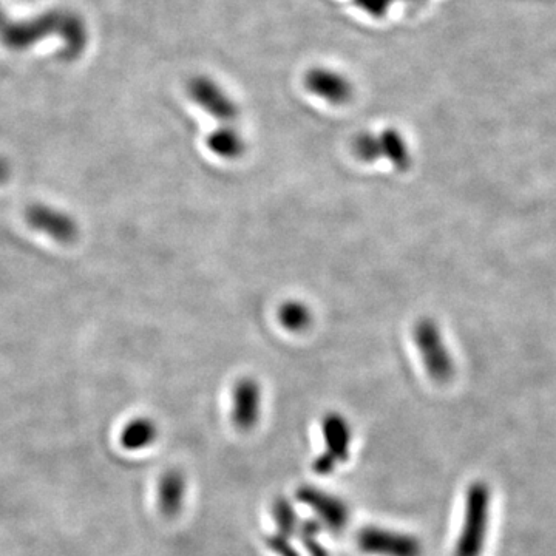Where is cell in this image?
<instances>
[{
    "mask_svg": "<svg viewBox=\"0 0 556 556\" xmlns=\"http://www.w3.org/2000/svg\"><path fill=\"white\" fill-rule=\"evenodd\" d=\"M53 36L64 42L68 58H78L89 44L84 21L73 11H48L30 21H14L0 7V44L11 51H24Z\"/></svg>",
    "mask_w": 556,
    "mask_h": 556,
    "instance_id": "obj_1",
    "label": "cell"
},
{
    "mask_svg": "<svg viewBox=\"0 0 556 556\" xmlns=\"http://www.w3.org/2000/svg\"><path fill=\"white\" fill-rule=\"evenodd\" d=\"M490 489L482 481L473 482L465 495L464 523L453 556H481L489 530Z\"/></svg>",
    "mask_w": 556,
    "mask_h": 556,
    "instance_id": "obj_2",
    "label": "cell"
},
{
    "mask_svg": "<svg viewBox=\"0 0 556 556\" xmlns=\"http://www.w3.org/2000/svg\"><path fill=\"white\" fill-rule=\"evenodd\" d=\"M413 339L428 376L439 384L448 382L455 374V362L438 322L431 317L417 320L413 328Z\"/></svg>",
    "mask_w": 556,
    "mask_h": 556,
    "instance_id": "obj_3",
    "label": "cell"
},
{
    "mask_svg": "<svg viewBox=\"0 0 556 556\" xmlns=\"http://www.w3.org/2000/svg\"><path fill=\"white\" fill-rule=\"evenodd\" d=\"M322 433L325 451L314 459L312 470L317 475L328 476L350 456L353 431L345 416L340 413H328L323 417Z\"/></svg>",
    "mask_w": 556,
    "mask_h": 556,
    "instance_id": "obj_4",
    "label": "cell"
},
{
    "mask_svg": "<svg viewBox=\"0 0 556 556\" xmlns=\"http://www.w3.org/2000/svg\"><path fill=\"white\" fill-rule=\"evenodd\" d=\"M187 93L204 113L223 124H232L240 116L234 96L212 76L198 75L190 79Z\"/></svg>",
    "mask_w": 556,
    "mask_h": 556,
    "instance_id": "obj_5",
    "label": "cell"
},
{
    "mask_svg": "<svg viewBox=\"0 0 556 556\" xmlns=\"http://www.w3.org/2000/svg\"><path fill=\"white\" fill-rule=\"evenodd\" d=\"M357 547L373 556H422L424 546L416 536L385 527H363L356 536Z\"/></svg>",
    "mask_w": 556,
    "mask_h": 556,
    "instance_id": "obj_6",
    "label": "cell"
},
{
    "mask_svg": "<svg viewBox=\"0 0 556 556\" xmlns=\"http://www.w3.org/2000/svg\"><path fill=\"white\" fill-rule=\"evenodd\" d=\"M303 87L312 96L331 106H345L354 98L356 87L350 76L328 65H316L306 70Z\"/></svg>",
    "mask_w": 556,
    "mask_h": 556,
    "instance_id": "obj_7",
    "label": "cell"
},
{
    "mask_svg": "<svg viewBox=\"0 0 556 556\" xmlns=\"http://www.w3.org/2000/svg\"><path fill=\"white\" fill-rule=\"evenodd\" d=\"M25 220L34 231L47 235L62 245H70L78 238L79 226L72 215L47 204H31L25 211Z\"/></svg>",
    "mask_w": 556,
    "mask_h": 556,
    "instance_id": "obj_8",
    "label": "cell"
},
{
    "mask_svg": "<svg viewBox=\"0 0 556 556\" xmlns=\"http://www.w3.org/2000/svg\"><path fill=\"white\" fill-rule=\"evenodd\" d=\"M295 496L316 513L322 526L328 527L329 530L342 532L350 524V509L339 496L331 495L311 485L300 487Z\"/></svg>",
    "mask_w": 556,
    "mask_h": 556,
    "instance_id": "obj_9",
    "label": "cell"
},
{
    "mask_svg": "<svg viewBox=\"0 0 556 556\" xmlns=\"http://www.w3.org/2000/svg\"><path fill=\"white\" fill-rule=\"evenodd\" d=\"M262 414V387L252 377H243L232 388L231 417L235 427L249 431Z\"/></svg>",
    "mask_w": 556,
    "mask_h": 556,
    "instance_id": "obj_10",
    "label": "cell"
},
{
    "mask_svg": "<svg viewBox=\"0 0 556 556\" xmlns=\"http://www.w3.org/2000/svg\"><path fill=\"white\" fill-rule=\"evenodd\" d=\"M186 478L180 470H169L158 482V507L167 518H173L183 509L184 495H186Z\"/></svg>",
    "mask_w": 556,
    "mask_h": 556,
    "instance_id": "obj_11",
    "label": "cell"
},
{
    "mask_svg": "<svg viewBox=\"0 0 556 556\" xmlns=\"http://www.w3.org/2000/svg\"><path fill=\"white\" fill-rule=\"evenodd\" d=\"M207 149L223 160H237L246 152V141L232 124H221L206 138Z\"/></svg>",
    "mask_w": 556,
    "mask_h": 556,
    "instance_id": "obj_12",
    "label": "cell"
},
{
    "mask_svg": "<svg viewBox=\"0 0 556 556\" xmlns=\"http://www.w3.org/2000/svg\"><path fill=\"white\" fill-rule=\"evenodd\" d=\"M379 138L380 160H387L397 170L405 172L413 163L410 146L401 132L393 127L377 133Z\"/></svg>",
    "mask_w": 556,
    "mask_h": 556,
    "instance_id": "obj_13",
    "label": "cell"
},
{
    "mask_svg": "<svg viewBox=\"0 0 556 556\" xmlns=\"http://www.w3.org/2000/svg\"><path fill=\"white\" fill-rule=\"evenodd\" d=\"M158 438V428L149 417H136L124 427L121 445L126 450L138 451L150 447Z\"/></svg>",
    "mask_w": 556,
    "mask_h": 556,
    "instance_id": "obj_14",
    "label": "cell"
},
{
    "mask_svg": "<svg viewBox=\"0 0 556 556\" xmlns=\"http://www.w3.org/2000/svg\"><path fill=\"white\" fill-rule=\"evenodd\" d=\"M278 322L291 333L305 331L312 322L311 309L299 300H289L278 308Z\"/></svg>",
    "mask_w": 556,
    "mask_h": 556,
    "instance_id": "obj_15",
    "label": "cell"
},
{
    "mask_svg": "<svg viewBox=\"0 0 556 556\" xmlns=\"http://www.w3.org/2000/svg\"><path fill=\"white\" fill-rule=\"evenodd\" d=\"M272 518H274L275 526H277V535L285 536L288 540L297 535L300 526L299 515H297L294 506L288 499H275L274 504H272Z\"/></svg>",
    "mask_w": 556,
    "mask_h": 556,
    "instance_id": "obj_16",
    "label": "cell"
},
{
    "mask_svg": "<svg viewBox=\"0 0 556 556\" xmlns=\"http://www.w3.org/2000/svg\"><path fill=\"white\" fill-rule=\"evenodd\" d=\"M322 527V523H320L319 519H305V521H300L297 535H299L300 541H302L303 547H305L309 556H329L328 550H326L325 546L319 541Z\"/></svg>",
    "mask_w": 556,
    "mask_h": 556,
    "instance_id": "obj_17",
    "label": "cell"
},
{
    "mask_svg": "<svg viewBox=\"0 0 556 556\" xmlns=\"http://www.w3.org/2000/svg\"><path fill=\"white\" fill-rule=\"evenodd\" d=\"M353 152L363 163H376V161H379L380 150L377 133H359L353 141Z\"/></svg>",
    "mask_w": 556,
    "mask_h": 556,
    "instance_id": "obj_18",
    "label": "cell"
},
{
    "mask_svg": "<svg viewBox=\"0 0 556 556\" xmlns=\"http://www.w3.org/2000/svg\"><path fill=\"white\" fill-rule=\"evenodd\" d=\"M266 546L272 552L277 553L278 556H302L299 550L292 546L291 540L282 535H269L266 538Z\"/></svg>",
    "mask_w": 556,
    "mask_h": 556,
    "instance_id": "obj_19",
    "label": "cell"
},
{
    "mask_svg": "<svg viewBox=\"0 0 556 556\" xmlns=\"http://www.w3.org/2000/svg\"><path fill=\"white\" fill-rule=\"evenodd\" d=\"M394 0H356L357 7L373 17H384Z\"/></svg>",
    "mask_w": 556,
    "mask_h": 556,
    "instance_id": "obj_20",
    "label": "cell"
},
{
    "mask_svg": "<svg viewBox=\"0 0 556 556\" xmlns=\"http://www.w3.org/2000/svg\"><path fill=\"white\" fill-rule=\"evenodd\" d=\"M11 177V164L0 156V184L7 183Z\"/></svg>",
    "mask_w": 556,
    "mask_h": 556,
    "instance_id": "obj_21",
    "label": "cell"
}]
</instances>
